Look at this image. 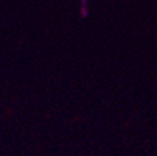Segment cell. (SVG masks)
<instances>
[{"instance_id":"obj_1","label":"cell","mask_w":157,"mask_h":156,"mask_svg":"<svg viewBox=\"0 0 157 156\" xmlns=\"http://www.w3.org/2000/svg\"><path fill=\"white\" fill-rule=\"evenodd\" d=\"M87 0H81V8H80V13L82 18H86L89 15V10H87V4H86Z\"/></svg>"}]
</instances>
